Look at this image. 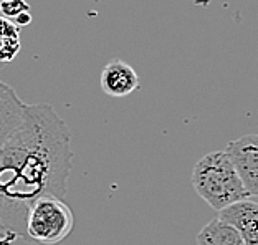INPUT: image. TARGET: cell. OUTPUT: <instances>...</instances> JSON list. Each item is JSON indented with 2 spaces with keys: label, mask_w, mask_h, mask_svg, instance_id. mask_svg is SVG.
Here are the masks:
<instances>
[{
  "label": "cell",
  "mask_w": 258,
  "mask_h": 245,
  "mask_svg": "<svg viewBox=\"0 0 258 245\" xmlns=\"http://www.w3.org/2000/svg\"><path fill=\"white\" fill-rule=\"evenodd\" d=\"M73 167L72 131L53 106L27 104L22 125L0 146V220L25 237L27 214L42 197L68 191Z\"/></svg>",
  "instance_id": "cell-1"
},
{
  "label": "cell",
  "mask_w": 258,
  "mask_h": 245,
  "mask_svg": "<svg viewBox=\"0 0 258 245\" xmlns=\"http://www.w3.org/2000/svg\"><path fill=\"white\" fill-rule=\"evenodd\" d=\"M192 186L217 212L250 197L225 149L212 151L197 161L192 171Z\"/></svg>",
  "instance_id": "cell-2"
},
{
  "label": "cell",
  "mask_w": 258,
  "mask_h": 245,
  "mask_svg": "<svg viewBox=\"0 0 258 245\" xmlns=\"http://www.w3.org/2000/svg\"><path fill=\"white\" fill-rule=\"evenodd\" d=\"M75 227V215L60 197H42L28 209L25 222L27 240L56 245L63 242Z\"/></svg>",
  "instance_id": "cell-3"
},
{
  "label": "cell",
  "mask_w": 258,
  "mask_h": 245,
  "mask_svg": "<svg viewBox=\"0 0 258 245\" xmlns=\"http://www.w3.org/2000/svg\"><path fill=\"white\" fill-rule=\"evenodd\" d=\"M248 196L258 197V134H245L225 146Z\"/></svg>",
  "instance_id": "cell-4"
},
{
  "label": "cell",
  "mask_w": 258,
  "mask_h": 245,
  "mask_svg": "<svg viewBox=\"0 0 258 245\" xmlns=\"http://www.w3.org/2000/svg\"><path fill=\"white\" fill-rule=\"evenodd\" d=\"M219 219L235 227L245 245H258V202L247 199L232 204L219 212Z\"/></svg>",
  "instance_id": "cell-5"
},
{
  "label": "cell",
  "mask_w": 258,
  "mask_h": 245,
  "mask_svg": "<svg viewBox=\"0 0 258 245\" xmlns=\"http://www.w3.org/2000/svg\"><path fill=\"white\" fill-rule=\"evenodd\" d=\"M139 88L138 73L122 60H113L101 70V90L108 96L122 98Z\"/></svg>",
  "instance_id": "cell-6"
},
{
  "label": "cell",
  "mask_w": 258,
  "mask_h": 245,
  "mask_svg": "<svg viewBox=\"0 0 258 245\" xmlns=\"http://www.w3.org/2000/svg\"><path fill=\"white\" fill-rule=\"evenodd\" d=\"M27 104L10 85L0 80V146L22 125Z\"/></svg>",
  "instance_id": "cell-7"
},
{
  "label": "cell",
  "mask_w": 258,
  "mask_h": 245,
  "mask_svg": "<svg viewBox=\"0 0 258 245\" xmlns=\"http://www.w3.org/2000/svg\"><path fill=\"white\" fill-rule=\"evenodd\" d=\"M197 245H245L242 235L235 227L224 222L222 219H214L202 227L196 237Z\"/></svg>",
  "instance_id": "cell-8"
},
{
  "label": "cell",
  "mask_w": 258,
  "mask_h": 245,
  "mask_svg": "<svg viewBox=\"0 0 258 245\" xmlns=\"http://www.w3.org/2000/svg\"><path fill=\"white\" fill-rule=\"evenodd\" d=\"M20 51L19 28L9 19L0 17V62H10Z\"/></svg>",
  "instance_id": "cell-9"
},
{
  "label": "cell",
  "mask_w": 258,
  "mask_h": 245,
  "mask_svg": "<svg viewBox=\"0 0 258 245\" xmlns=\"http://www.w3.org/2000/svg\"><path fill=\"white\" fill-rule=\"evenodd\" d=\"M0 12L4 14L5 19L15 20L25 12H30V7L25 0H0Z\"/></svg>",
  "instance_id": "cell-10"
},
{
  "label": "cell",
  "mask_w": 258,
  "mask_h": 245,
  "mask_svg": "<svg viewBox=\"0 0 258 245\" xmlns=\"http://www.w3.org/2000/svg\"><path fill=\"white\" fill-rule=\"evenodd\" d=\"M7 238H20L17 234H14V232H10L7 227L4 225V222L0 220V242L7 240Z\"/></svg>",
  "instance_id": "cell-11"
},
{
  "label": "cell",
  "mask_w": 258,
  "mask_h": 245,
  "mask_svg": "<svg viewBox=\"0 0 258 245\" xmlns=\"http://www.w3.org/2000/svg\"><path fill=\"white\" fill-rule=\"evenodd\" d=\"M15 22H17V25H28V23L32 22V15H30V12H25V14H22L20 17H17L15 19Z\"/></svg>",
  "instance_id": "cell-12"
},
{
  "label": "cell",
  "mask_w": 258,
  "mask_h": 245,
  "mask_svg": "<svg viewBox=\"0 0 258 245\" xmlns=\"http://www.w3.org/2000/svg\"><path fill=\"white\" fill-rule=\"evenodd\" d=\"M17 238H7V240H4V242H0V245H10L12 242H15Z\"/></svg>",
  "instance_id": "cell-13"
}]
</instances>
